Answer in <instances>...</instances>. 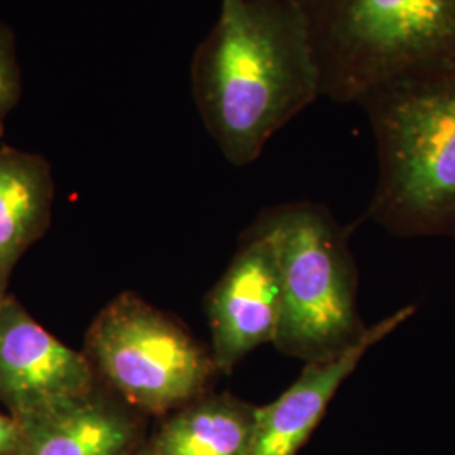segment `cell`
Returning <instances> with one entry per match:
<instances>
[{
  "label": "cell",
  "mask_w": 455,
  "mask_h": 455,
  "mask_svg": "<svg viewBox=\"0 0 455 455\" xmlns=\"http://www.w3.org/2000/svg\"><path fill=\"white\" fill-rule=\"evenodd\" d=\"M197 112L236 167L323 95L304 0H221L191 63Z\"/></svg>",
  "instance_id": "cell-1"
},
{
  "label": "cell",
  "mask_w": 455,
  "mask_h": 455,
  "mask_svg": "<svg viewBox=\"0 0 455 455\" xmlns=\"http://www.w3.org/2000/svg\"><path fill=\"white\" fill-rule=\"evenodd\" d=\"M359 105L379 164L368 216L405 236L455 229V65L383 84Z\"/></svg>",
  "instance_id": "cell-2"
},
{
  "label": "cell",
  "mask_w": 455,
  "mask_h": 455,
  "mask_svg": "<svg viewBox=\"0 0 455 455\" xmlns=\"http://www.w3.org/2000/svg\"><path fill=\"white\" fill-rule=\"evenodd\" d=\"M323 95L358 103L376 88L455 65V0H304Z\"/></svg>",
  "instance_id": "cell-3"
},
{
  "label": "cell",
  "mask_w": 455,
  "mask_h": 455,
  "mask_svg": "<svg viewBox=\"0 0 455 455\" xmlns=\"http://www.w3.org/2000/svg\"><path fill=\"white\" fill-rule=\"evenodd\" d=\"M255 227L275 243L282 276L276 349L324 361L356 346L368 329L358 309V270L346 229L317 203L295 201L261 212Z\"/></svg>",
  "instance_id": "cell-4"
},
{
  "label": "cell",
  "mask_w": 455,
  "mask_h": 455,
  "mask_svg": "<svg viewBox=\"0 0 455 455\" xmlns=\"http://www.w3.org/2000/svg\"><path fill=\"white\" fill-rule=\"evenodd\" d=\"M86 356L133 410L169 415L210 393L220 374L212 349L137 293L108 302L86 334Z\"/></svg>",
  "instance_id": "cell-5"
},
{
  "label": "cell",
  "mask_w": 455,
  "mask_h": 455,
  "mask_svg": "<svg viewBox=\"0 0 455 455\" xmlns=\"http://www.w3.org/2000/svg\"><path fill=\"white\" fill-rule=\"evenodd\" d=\"M95 368L39 324L14 295L0 302V403L17 422L93 395Z\"/></svg>",
  "instance_id": "cell-6"
},
{
  "label": "cell",
  "mask_w": 455,
  "mask_h": 455,
  "mask_svg": "<svg viewBox=\"0 0 455 455\" xmlns=\"http://www.w3.org/2000/svg\"><path fill=\"white\" fill-rule=\"evenodd\" d=\"M212 356L229 374L253 349L275 342L282 317V276L274 240L253 223L225 274L206 297Z\"/></svg>",
  "instance_id": "cell-7"
},
{
  "label": "cell",
  "mask_w": 455,
  "mask_h": 455,
  "mask_svg": "<svg viewBox=\"0 0 455 455\" xmlns=\"http://www.w3.org/2000/svg\"><path fill=\"white\" fill-rule=\"evenodd\" d=\"M415 312L413 306L393 312L370 325L361 341L336 358L306 363L292 385L268 405L257 407L250 455H297L324 417L344 379L358 368L366 353L390 336Z\"/></svg>",
  "instance_id": "cell-8"
},
{
  "label": "cell",
  "mask_w": 455,
  "mask_h": 455,
  "mask_svg": "<svg viewBox=\"0 0 455 455\" xmlns=\"http://www.w3.org/2000/svg\"><path fill=\"white\" fill-rule=\"evenodd\" d=\"M54 180L48 161L34 152L0 147V302L22 255L48 231Z\"/></svg>",
  "instance_id": "cell-9"
},
{
  "label": "cell",
  "mask_w": 455,
  "mask_h": 455,
  "mask_svg": "<svg viewBox=\"0 0 455 455\" xmlns=\"http://www.w3.org/2000/svg\"><path fill=\"white\" fill-rule=\"evenodd\" d=\"M20 423L12 455H132L137 423L93 395Z\"/></svg>",
  "instance_id": "cell-10"
},
{
  "label": "cell",
  "mask_w": 455,
  "mask_h": 455,
  "mask_svg": "<svg viewBox=\"0 0 455 455\" xmlns=\"http://www.w3.org/2000/svg\"><path fill=\"white\" fill-rule=\"evenodd\" d=\"M257 405L206 393L167 415L144 455H250Z\"/></svg>",
  "instance_id": "cell-11"
},
{
  "label": "cell",
  "mask_w": 455,
  "mask_h": 455,
  "mask_svg": "<svg viewBox=\"0 0 455 455\" xmlns=\"http://www.w3.org/2000/svg\"><path fill=\"white\" fill-rule=\"evenodd\" d=\"M22 95V75L17 56L16 36L11 26L0 22V135L5 120Z\"/></svg>",
  "instance_id": "cell-12"
},
{
  "label": "cell",
  "mask_w": 455,
  "mask_h": 455,
  "mask_svg": "<svg viewBox=\"0 0 455 455\" xmlns=\"http://www.w3.org/2000/svg\"><path fill=\"white\" fill-rule=\"evenodd\" d=\"M20 423L12 415L0 411V455H12L20 442Z\"/></svg>",
  "instance_id": "cell-13"
},
{
  "label": "cell",
  "mask_w": 455,
  "mask_h": 455,
  "mask_svg": "<svg viewBox=\"0 0 455 455\" xmlns=\"http://www.w3.org/2000/svg\"><path fill=\"white\" fill-rule=\"evenodd\" d=\"M140 455H144V452H142V454H140Z\"/></svg>",
  "instance_id": "cell-14"
}]
</instances>
